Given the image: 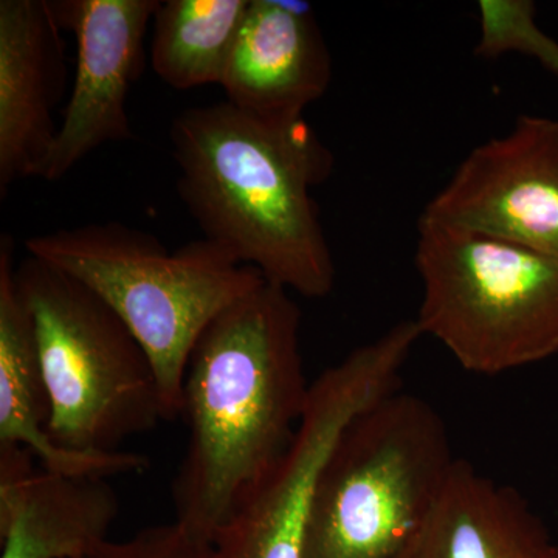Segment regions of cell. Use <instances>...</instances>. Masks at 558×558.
<instances>
[{
  "label": "cell",
  "mask_w": 558,
  "mask_h": 558,
  "mask_svg": "<svg viewBox=\"0 0 558 558\" xmlns=\"http://www.w3.org/2000/svg\"><path fill=\"white\" fill-rule=\"evenodd\" d=\"M301 312L270 282L242 296L202 333L183 384L189 427L175 476V523L215 542L267 478L299 428L311 384Z\"/></svg>",
  "instance_id": "obj_1"
},
{
  "label": "cell",
  "mask_w": 558,
  "mask_h": 558,
  "mask_svg": "<svg viewBox=\"0 0 558 558\" xmlns=\"http://www.w3.org/2000/svg\"><path fill=\"white\" fill-rule=\"evenodd\" d=\"M170 137L180 199L204 238L270 284L330 295L336 264L311 193L333 156L304 117L263 120L213 102L179 113Z\"/></svg>",
  "instance_id": "obj_2"
},
{
  "label": "cell",
  "mask_w": 558,
  "mask_h": 558,
  "mask_svg": "<svg viewBox=\"0 0 558 558\" xmlns=\"http://www.w3.org/2000/svg\"><path fill=\"white\" fill-rule=\"evenodd\" d=\"M62 32L50 0H0V197L17 180L38 178L57 137Z\"/></svg>",
  "instance_id": "obj_10"
},
{
  "label": "cell",
  "mask_w": 558,
  "mask_h": 558,
  "mask_svg": "<svg viewBox=\"0 0 558 558\" xmlns=\"http://www.w3.org/2000/svg\"><path fill=\"white\" fill-rule=\"evenodd\" d=\"M457 458L427 400L395 391L360 413L326 462L306 558H399Z\"/></svg>",
  "instance_id": "obj_6"
},
{
  "label": "cell",
  "mask_w": 558,
  "mask_h": 558,
  "mask_svg": "<svg viewBox=\"0 0 558 558\" xmlns=\"http://www.w3.org/2000/svg\"><path fill=\"white\" fill-rule=\"evenodd\" d=\"M25 248L78 279L123 319L153 363L167 421L182 414L186 368L202 333L266 281L207 238L168 252L159 238L120 222L39 234Z\"/></svg>",
  "instance_id": "obj_3"
},
{
  "label": "cell",
  "mask_w": 558,
  "mask_h": 558,
  "mask_svg": "<svg viewBox=\"0 0 558 558\" xmlns=\"http://www.w3.org/2000/svg\"><path fill=\"white\" fill-rule=\"evenodd\" d=\"M84 558H220L215 543L172 521L142 529L121 542L102 543Z\"/></svg>",
  "instance_id": "obj_17"
},
{
  "label": "cell",
  "mask_w": 558,
  "mask_h": 558,
  "mask_svg": "<svg viewBox=\"0 0 558 558\" xmlns=\"http://www.w3.org/2000/svg\"><path fill=\"white\" fill-rule=\"evenodd\" d=\"M16 282L35 319L54 444L117 451L167 421L148 354L97 293L31 255Z\"/></svg>",
  "instance_id": "obj_5"
},
{
  "label": "cell",
  "mask_w": 558,
  "mask_h": 558,
  "mask_svg": "<svg viewBox=\"0 0 558 558\" xmlns=\"http://www.w3.org/2000/svg\"><path fill=\"white\" fill-rule=\"evenodd\" d=\"M109 480L61 475L0 446V558H84L119 517Z\"/></svg>",
  "instance_id": "obj_13"
},
{
  "label": "cell",
  "mask_w": 558,
  "mask_h": 558,
  "mask_svg": "<svg viewBox=\"0 0 558 558\" xmlns=\"http://www.w3.org/2000/svg\"><path fill=\"white\" fill-rule=\"evenodd\" d=\"M76 40L72 92L53 145L40 165L47 182L69 174L108 143L134 137L126 102L145 62V38L159 0H50Z\"/></svg>",
  "instance_id": "obj_9"
},
{
  "label": "cell",
  "mask_w": 558,
  "mask_h": 558,
  "mask_svg": "<svg viewBox=\"0 0 558 558\" xmlns=\"http://www.w3.org/2000/svg\"><path fill=\"white\" fill-rule=\"evenodd\" d=\"M421 337L416 319L400 322L312 381L289 449L213 542L220 558H306L326 462L360 413L398 391Z\"/></svg>",
  "instance_id": "obj_7"
},
{
  "label": "cell",
  "mask_w": 558,
  "mask_h": 558,
  "mask_svg": "<svg viewBox=\"0 0 558 558\" xmlns=\"http://www.w3.org/2000/svg\"><path fill=\"white\" fill-rule=\"evenodd\" d=\"M50 402L40 368L35 319L16 282L14 241L0 238V446L20 447L40 468L61 475L110 480L145 472L148 458L135 451L84 453L54 444Z\"/></svg>",
  "instance_id": "obj_12"
},
{
  "label": "cell",
  "mask_w": 558,
  "mask_h": 558,
  "mask_svg": "<svg viewBox=\"0 0 558 558\" xmlns=\"http://www.w3.org/2000/svg\"><path fill=\"white\" fill-rule=\"evenodd\" d=\"M422 336L465 371L498 376L558 354V258L421 216Z\"/></svg>",
  "instance_id": "obj_4"
},
{
  "label": "cell",
  "mask_w": 558,
  "mask_h": 558,
  "mask_svg": "<svg viewBox=\"0 0 558 558\" xmlns=\"http://www.w3.org/2000/svg\"><path fill=\"white\" fill-rule=\"evenodd\" d=\"M250 0H159L150 65L178 90L219 84L244 24Z\"/></svg>",
  "instance_id": "obj_15"
},
{
  "label": "cell",
  "mask_w": 558,
  "mask_h": 558,
  "mask_svg": "<svg viewBox=\"0 0 558 558\" xmlns=\"http://www.w3.org/2000/svg\"><path fill=\"white\" fill-rule=\"evenodd\" d=\"M330 80L329 49L306 3L250 0L220 81L226 101L258 119L299 120Z\"/></svg>",
  "instance_id": "obj_11"
},
{
  "label": "cell",
  "mask_w": 558,
  "mask_h": 558,
  "mask_svg": "<svg viewBox=\"0 0 558 558\" xmlns=\"http://www.w3.org/2000/svg\"><path fill=\"white\" fill-rule=\"evenodd\" d=\"M422 216L558 258V121L521 116L476 146Z\"/></svg>",
  "instance_id": "obj_8"
},
{
  "label": "cell",
  "mask_w": 558,
  "mask_h": 558,
  "mask_svg": "<svg viewBox=\"0 0 558 558\" xmlns=\"http://www.w3.org/2000/svg\"><path fill=\"white\" fill-rule=\"evenodd\" d=\"M399 558H558V546L519 492L457 459Z\"/></svg>",
  "instance_id": "obj_14"
},
{
  "label": "cell",
  "mask_w": 558,
  "mask_h": 558,
  "mask_svg": "<svg viewBox=\"0 0 558 558\" xmlns=\"http://www.w3.org/2000/svg\"><path fill=\"white\" fill-rule=\"evenodd\" d=\"M480 40L476 57L497 60L517 51L538 61L558 76V43L549 38L535 22V3L531 0H480Z\"/></svg>",
  "instance_id": "obj_16"
}]
</instances>
